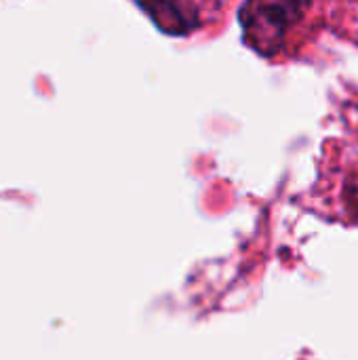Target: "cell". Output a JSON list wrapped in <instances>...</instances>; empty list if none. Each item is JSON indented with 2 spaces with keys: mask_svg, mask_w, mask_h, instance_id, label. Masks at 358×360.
<instances>
[{
  "mask_svg": "<svg viewBox=\"0 0 358 360\" xmlns=\"http://www.w3.org/2000/svg\"><path fill=\"white\" fill-rule=\"evenodd\" d=\"M319 0H245L241 25L245 42L262 57H279L298 44Z\"/></svg>",
  "mask_w": 358,
  "mask_h": 360,
  "instance_id": "6da1fadb",
  "label": "cell"
},
{
  "mask_svg": "<svg viewBox=\"0 0 358 360\" xmlns=\"http://www.w3.org/2000/svg\"><path fill=\"white\" fill-rule=\"evenodd\" d=\"M160 32L190 36L219 21L230 0H133Z\"/></svg>",
  "mask_w": 358,
  "mask_h": 360,
  "instance_id": "7a4b0ae2",
  "label": "cell"
}]
</instances>
